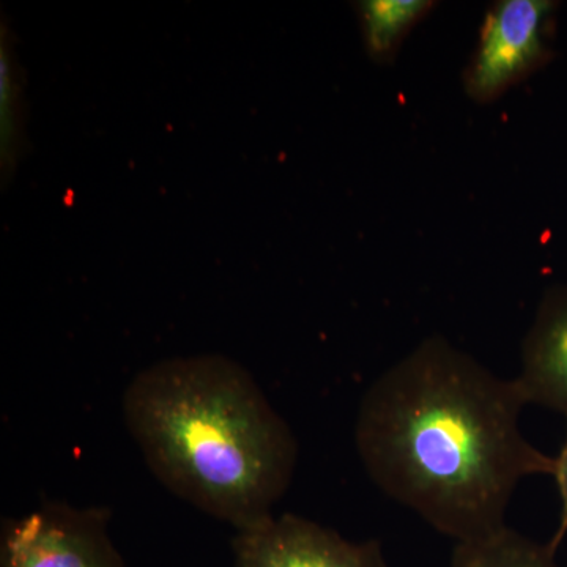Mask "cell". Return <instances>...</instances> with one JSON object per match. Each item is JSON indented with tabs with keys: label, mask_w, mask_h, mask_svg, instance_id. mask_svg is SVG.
I'll return each mask as SVG.
<instances>
[{
	"label": "cell",
	"mask_w": 567,
	"mask_h": 567,
	"mask_svg": "<svg viewBox=\"0 0 567 567\" xmlns=\"http://www.w3.org/2000/svg\"><path fill=\"white\" fill-rule=\"evenodd\" d=\"M106 507L47 502L3 520L0 567H126L110 536Z\"/></svg>",
	"instance_id": "cell-3"
},
{
	"label": "cell",
	"mask_w": 567,
	"mask_h": 567,
	"mask_svg": "<svg viewBox=\"0 0 567 567\" xmlns=\"http://www.w3.org/2000/svg\"><path fill=\"white\" fill-rule=\"evenodd\" d=\"M122 409L156 480L235 532L274 516L292 483V431L252 375L229 358L159 361L134 377Z\"/></svg>",
	"instance_id": "cell-2"
},
{
	"label": "cell",
	"mask_w": 567,
	"mask_h": 567,
	"mask_svg": "<svg viewBox=\"0 0 567 567\" xmlns=\"http://www.w3.org/2000/svg\"><path fill=\"white\" fill-rule=\"evenodd\" d=\"M525 405L516 380L434 336L365 391L354 442L380 491L468 543L507 527L524 477L554 476L555 457L518 427Z\"/></svg>",
	"instance_id": "cell-1"
},
{
	"label": "cell",
	"mask_w": 567,
	"mask_h": 567,
	"mask_svg": "<svg viewBox=\"0 0 567 567\" xmlns=\"http://www.w3.org/2000/svg\"><path fill=\"white\" fill-rule=\"evenodd\" d=\"M557 9L551 0H499L491 7L464 74L470 99L495 102L550 61Z\"/></svg>",
	"instance_id": "cell-4"
},
{
	"label": "cell",
	"mask_w": 567,
	"mask_h": 567,
	"mask_svg": "<svg viewBox=\"0 0 567 567\" xmlns=\"http://www.w3.org/2000/svg\"><path fill=\"white\" fill-rule=\"evenodd\" d=\"M233 551L235 567H388L379 540L352 543L295 514L235 532Z\"/></svg>",
	"instance_id": "cell-5"
},
{
	"label": "cell",
	"mask_w": 567,
	"mask_h": 567,
	"mask_svg": "<svg viewBox=\"0 0 567 567\" xmlns=\"http://www.w3.org/2000/svg\"><path fill=\"white\" fill-rule=\"evenodd\" d=\"M514 380L527 405L546 406L567 420V284L550 287L540 300Z\"/></svg>",
	"instance_id": "cell-6"
},
{
	"label": "cell",
	"mask_w": 567,
	"mask_h": 567,
	"mask_svg": "<svg viewBox=\"0 0 567 567\" xmlns=\"http://www.w3.org/2000/svg\"><path fill=\"white\" fill-rule=\"evenodd\" d=\"M435 3L429 0H364L357 3L365 50L377 62H388L417 22Z\"/></svg>",
	"instance_id": "cell-7"
},
{
	"label": "cell",
	"mask_w": 567,
	"mask_h": 567,
	"mask_svg": "<svg viewBox=\"0 0 567 567\" xmlns=\"http://www.w3.org/2000/svg\"><path fill=\"white\" fill-rule=\"evenodd\" d=\"M450 567H566L557 548L539 544L505 527L481 539L458 543Z\"/></svg>",
	"instance_id": "cell-8"
},
{
	"label": "cell",
	"mask_w": 567,
	"mask_h": 567,
	"mask_svg": "<svg viewBox=\"0 0 567 567\" xmlns=\"http://www.w3.org/2000/svg\"><path fill=\"white\" fill-rule=\"evenodd\" d=\"M554 477L558 484L559 498H561V520H559L558 532L551 537L550 544L551 547L558 548L567 533V439L561 453L555 457Z\"/></svg>",
	"instance_id": "cell-10"
},
{
	"label": "cell",
	"mask_w": 567,
	"mask_h": 567,
	"mask_svg": "<svg viewBox=\"0 0 567 567\" xmlns=\"http://www.w3.org/2000/svg\"><path fill=\"white\" fill-rule=\"evenodd\" d=\"M0 93H2V169L13 173L22 147L21 128V84H18V71L11 59L10 48L2 44V65H0Z\"/></svg>",
	"instance_id": "cell-9"
}]
</instances>
